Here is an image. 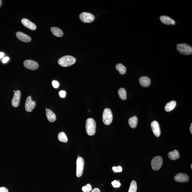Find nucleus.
<instances>
[{"instance_id":"17","label":"nucleus","mask_w":192,"mask_h":192,"mask_svg":"<svg viewBox=\"0 0 192 192\" xmlns=\"http://www.w3.org/2000/svg\"><path fill=\"white\" fill-rule=\"evenodd\" d=\"M139 82L142 87H147L150 85L151 81L150 78L147 76L141 77L139 79Z\"/></svg>"},{"instance_id":"31","label":"nucleus","mask_w":192,"mask_h":192,"mask_svg":"<svg viewBox=\"0 0 192 192\" xmlns=\"http://www.w3.org/2000/svg\"><path fill=\"white\" fill-rule=\"evenodd\" d=\"M0 192H9L7 188L4 187H0Z\"/></svg>"},{"instance_id":"19","label":"nucleus","mask_w":192,"mask_h":192,"mask_svg":"<svg viewBox=\"0 0 192 192\" xmlns=\"http://www.w3.org/2000/svg\"><path fill=\"white\" fill-rule=\"evenodd\" d=\"M51 30L55 36L58 37H61L64 35L62 31L58 27H52Z\"/></svg>"},{"instance_id":"6","label":"nucleus","mask_w":192,"mask_h":192,"mask_svg":"<svg viewBox=\"0 0 192 192\" xmlns=\"http://www.w3.org/2000/svg\"><path fill=\"white\" fill-rule=\"evenodd\" d=\"M163 164L162 158L161 156H156L152 160L151 166L154 170L156 171L161 168Z\"/></svg>"},{"instance_id":"14","label":"nucleus","mask_w":192,"mask_h":192,"mask_svg":"<svg viewBox=\"0 0 192 192\" xmlns=\"http://www.w3.org/2000/svg\"><path fill=\"white\" fill-rule=\"evenodd\" d=\"M21 23L25 27L31 30H35L36 29V25L26 18L22 19L21 20Z\"/></svg>"},{"instance_id":"28","label":"nucleus","mask_w":192,"mask_h":192,"mask_svg":"<svg viewBox=\"0 0 192 192\" xmlns=\"http://www.w3.org/2000/svg\"><path fill=\"white\" fill-rule=\"evenodd\" d=\"M111 184L115 188H119L121 185L120 183L116 180H114L112 182Z\"/></svg>"},{"instance_id":"37","label":"nucleus","mask_w":192,"mask_h":192,"mask_svg":"<svg viewBox=\"0 0 192 192\" xmlns=\"http://www.w3.org/2000/svg\"><path fill=\"white\" fill-rule=\"evenodd\" d=\"M191 169H192V164L191 165Z\"/></svg>"},{"instance_id":"21","label":"nucleus","mask_w":192,"mask_h":192,"mask_svg":"<svg viewBox=\"0 0 192 192\" xmlns=\"http://www.w3.org/2000/svg\"><path fill=\"white\" fill-rule=\"evenodd\" d=\"M138 119L136 116L132 117L128 120V124L131 128H136L138 124Z\"/></svg>"},{"instance_id":"38","label":"nucleus","mask_w":192,"mask_h":192,"mask_svg":"<svg viewBox=\"0 0 192 192\" xmlns=\"http://www.w3.org/2000/svg\"><path fill=\"white\" fill-rule=\"evenodd\" d=\"M15 91H15V90H14V93H15Z\"/></svg>"},{"instance_id":"4","label":"nucleus","mask_w":192,"mask_h":192,"mask_svg":"<svg viewBox=\"0 0 192 192\" xmlns=\"http://www.w3.org/2000/svg\"><path fill=\"white\" fill-rule=\"evenodd\" d=\"M113 120V115L111 111L109 108L104 110L102 115V121L105 125H109L111 123Z\"/></svg>"},{"instance_id":"8","label":"nucleus","mask_w":192,"mask_h":192,"mask_svg":"<svg viewBox=\"0 0 192 192\" xmlns=\"http://www.w3.org/2000/svg\"><path fill=\"white\" fill-rule=\"evenodd\" d=\"M36 102L32 100L31 97L30 96L27 97L25 103V109L26 111L29 112H31L36 107Z\"/></svg>"},{"instance_id":"2","label":"nucleus","mask_w":192,"mask_h":192,"mask_svg":"<svg viewBox=\"0 0 192 192\" xmlns=\"http://www.w3.org/2000/svg\"><path fill=\"white\" fill-rule=\"evenodd\" d=\"M76 58L70 56H66L60 58L58 60V64L63 67L70 66L76 62Z\"/></svg>"},{"instance_id":"30","label":"nucleus","mask_w":192,"mask_h":192,"mask_svg":"<svg viewBox=\"0 0 192 192\" xmlns=\"http://www.w3.org/2000/svg\"><path fill=\"white\" fill-rule=\"evenodd\" d=\"M60 96L62 98H64L66 96V92L64 90H61L59 93Z\"/></svg>"},{"instance_id":"26","label":"nucleus","mask_w":192,"mask_h":192,"mask_svg":"<svg viewBox=\"0 0 192 192\" xmlns=\"http://www.w3.org/2000/svg\"><path fill=\"white\" fill-rule=\"evenodd\" d=\"M82 190L84 192H90L92 190V186L90 184H87L86 185L82 187Z\"/></svg>"},{"instance_id":"9","label":"nucleus","mask_w":192,"mask_h":192,"mask_svg":"<svg viewBox=\"0 0 192 192\" xmlns=\"http://www.w3.org/2000/svg\"><path fill=\"white\" fill-rule=\"evenodd\" d=\"M24 65L26 68L31 70H36L39 67L37 62L31 60H27L25 61Z\"/></svg>"},{"instance_id":"10","label":"nucleus","mask_w":192,"mask_h":192,"mask_svg":"<svg viewBox=\"0 0 192 192\" xmlns=\"http://www.w3.org/2000/svg\"><path fill=\"white\" fill-rule=\"evenodd\" d=\"M21 96V92L17 90L14 93V96L12 100V104L13 107H18L19 106Z\"/></svg>"},{"instance_id":"29","label":"nucleus","mask_w":192,"mask_h":192,"mask_svg":"<svg viewBox=\"0 0 192 192\" xmlns=\"http://www.w3.org/2000/svg\"><path fill=\"white\" fill-rule=\"evenodd\" d=\"M53 86L55 88H57L59 86V83L57 81H53L52 82Z\"/></svg>"},{"instance_id":"36","label":"nucleus","mask_w":192,"mask_h":192,"mask_svg":"<svg viewBox=\"0 0 192 192\" xmlns=\"http://www.w3.org/2000/svg\"><path fill=\"white\" fill-rule=\"evenodd\" d=\"M79 157H80L78 155V158H79Z\"/></svg>"},{"instance_id":"16","label":"nucleus","mask_w":192,"mask_h":192,"mask_svg":"<svg viewBox=\"0 0 192 192\" xmlns=\"http://www.w3.org/2000/svg\"><path fill=\"white\" fill-rule=\"evenodd\" d=\"M160 19L161 22L164 24L167 25H174L176 24V21L174 20L171 19L169 17L167 16H162L160 18Z\"/></svg>"},{"instance_id":"12","label":"nucleus","mask_w":192,"mask_h":192,"mask_svg":"<svg viewBox=\"0 0 192 192\" xmlns=\"http://www.w3.org/2000/svg\"><path fill=\"white\" fill-rule=\"evenodd\" d=\"M151 127L155 136L156 137H159L161 134L160 127L159 123L156 121H153L151 124Z\"/></svg>"},{"instance_id":"5","label":"nucleus","mask_w":192,"mask_h":192,"mask_svg":"<svg viewBox=\"0 0 192 192\" xmlns=\"http://www.w3.org/2000/svg\"><path fill=\"white\" fill-rule=\"evenodd\" d=\"M76 175L78 177H80L82 176L83 172L84 161L82 157L78 158L77 162Z\"/></svg>"},{"instance_id":"3","label":"nucleus","mask_w":192,"mask_h":192,"mask_svg":"<svg viewBox=\"0 0 192 192\" xmlns=\"http://www.w3.org/2000/svg\"><path fill=\"white\" fill-rule=\"evenodd\" d=\"M177 50L180 53L185 55H189L192 53V47L188 44L183 43L178 44Z\"/></svg>"},{"instance_id":"39","label":"nucleus","mask_w":192,"mask_h":192,"mask_svg":"<svg viewBox=\"0 0 192 192\" xmlns=\"http://www.w3.org/2000/svg\"></svg>"},{"instance_id":"22","label":"nucleus","mask_w":192,"mask_h":192,"mask_svg":"<svg viewBox=\"0 0 192 192\" xmlns=\"http://www.w3.org/2000/svg\"><path fill=\"white\" fill-rule=\"evenodd\" d=\"M116 68L121 74H125L126 72V68L122 64H117L116 66Z\"/></svg>"},{"instance_id":"18","label":"nucleus","mask_w":192,"mask_h":192,"mask_svg":"<svg viewBox=\"0 0 192 192\" xmlns=\"http://www.w3.org/2000/svg\"><path fill=\"white\" fill-rule=\"evenodd\" d=\"M168 157L172 160H176L180 157L179 153L177 150H174L172 152H170L168 153Z\"/></svg>"},{"instance_id":"34","label":"nucleus","mask_w":192,"mask_h":192,"mask_svg":"<svg viewBox=\"0 0 192 192\" xmlns=\"http://www.w3.org/2000/svg\"><path fill=\"white\" fill-rule=\"evenodd\" d=\"M4 54L3 53H2V52L0 53V59H1V58H2L4 56Z\"/></svg>"},{"instance_id":"24","label":"nucleus","mask_w":192,"mask_h":192,"mask_svg":"<svg viewBox=\"0 0 192 192\" xmlns=\"http://www.w3.org/2000/svg\"><path fill=\"white\" fill-rule=\"evenodd\" d=\"M58 139L61 142L66 143L68 139L66 135L64 132H61L58 135Z\"/></svg>"},{"instance_id":"20","label":"nucleus","mask_w":192,"mask_h":192,"mask_svg":"<svg viewBox=\"0 0 192 192\" xmlns=\"http://www.w3.org/2000/svg\"><path fill=\"white\" fill-rule=\"evenodd\" d=\"M176 105V101H170L166 105L165 107V110L167 112L171 111L175 108Z\"/></svg>"},{"instance_id":"35","label":"nucleus","mask_w":192,"mask_h":192,"mask_svg":"<svg viewBox=\"0 0 192 192\" xmlns=\"http://www.w3.org/2000/svg\"><path fill=\"white\" fill-rule=\"evenodd\" d=\"M190 131L191 133V134H192V124H191V125L190 126Z\"/></svg>"},{"instance_id":"27","label":"nucleus","mask_w":192,"mask_h":192,"mask_svg":"<svg viewBox=\"0 0 192 192\" xmlns=\"http://www.w3.org/2000/svg\"><path fill=\"white\" fill-rule=\"evenodd\" d=\"M112 170L114 172L120 173L122 172V167L121 166H119L118 167H113L112 168Z\"/></svg>"},{"instance_id":"33","label":"nucleus","mask_w":192,"mask_h":192,"mask_svg":"<svg viewBox=\"0 0 192 192\" xmlns=\"http://www.w3.org/2000/svg\"><path fill=\"white\" fill-rule=\"evenodd\" d=\"M92 192H100V190L98 188H95L92 190Z\"/></svg>"},{"instance_id":"23","label":"nucleus","mask_w":192,"mask_h":192,"mask_svg":"<svg viewBox=\"0 0 192 192\" xmlns=\"http://www.w3.org/2000/svg\"><path fill=\"white\" fill-rule=\"evenodd\" d=\"M118 94L119 97L123 100H125L127 98V93L125 89L121 88L118 90Z\"/></svg>"},{"instance_id":"15","label":"nucleus","mask_w":192,"mask_h":192,"mask_svg":"<svg viewBox=\"0 0 192 192\" xmlns=\"http://www.w3.org/2000/svg\"><path fill=\"white\" fill-rule=\"evenodd\" d=\"M46 116L48 120L51 122H55L56 120V115L51 110L46 109Z\"/></svg>"},{"instance_id":"25","label":"nucleus","mask_w":192,"mask_h":192,"mask_svg":"<svg viewBox=\"0 0 192 192\" xmlns=\"http://www.w3.org/2000/svg\"><path fill=\"white\" fill-rule=\"evenodd\" d=\"M137 190V184L134 180L132 181L131 183L128 192H136Z\"/></svg>"},{"instance_id":"13","label":"nucleus","mask_w":192,"mask_h":192,"mask_svg":"<svg viewBox=\"0 0 192 192\" xmlns=\"http://www.w3.org/2000/svg\"><path fill=\"white\" fill-rule=\"evenodd\" d=\"M16 36L20 40L23 42H29L31 40V38L30 36L21 32H17Z\"/></svg>"},{"instance_id":"32","label":"nucleus","mask_w":192,"mask_h":192,"mask_svg":"<svg viewBox=\"0 0 192 192\" xmlns=\"http://www.w3.org/2000/svg\"><path fill=\"white\" fill-rule=\"evenodd\" d=\"M9 59H10V58L8 57H6L3 59L2 62L3 63H6L8 61Z\"/></svg>"},{"instance_id":"11","label":"nucleus","mask_w":192,"mask_h":192,"mask_svg":"<svg viewBox=\"0 0 192 192\" xmlns=\"http://www.w3.org/2000/svg\"><path fill=\"white\" fill-rule=\"evenodd\" d=\"M174 179L178 182H185L189 180V178L188 175L186 174L180 173L175 176Z\"/></svg>"},{"instance_id":"7","label":"nucleus","mask_w":192,"mask_h":192,"mask_svg":"<svg viewBox=\"0 0 192 192\" xmlns=\"http://www.w3.org/2000/svg\"><path fill=\"white\" fill-rule=\"evenodd\" d=\"M80 19L82 22L84 23H90L93 22L95 19V16L90 13L83 12L79 16Z\"/></svg>"},{"instance_id":"1","label":"nucleus","mask_w":192,"mask_h":192,"mask_svg":"<svg viewBox=\"0 0 192 192\" xmlns=\"http://www.w3.org/2000/svg\"><path fill=\"white\" fill-rule=\"evenodd\" d=\"M85 128L87 134L89 136L94 135L96 130V121L92 118L87 119L86 121Z\"/></svg>"}]
</instances>
